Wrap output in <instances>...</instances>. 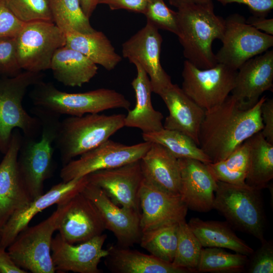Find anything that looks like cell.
Returning <instances> with one entry per match:
<instances>
[{
  "instance_id": "21",
  "label": "cell",
  "mask_w": 273,
  "mask_h": 273,
  "mask_svg": "<svg viewBox=\"0 0 273 273\" xmlns=\"http://www.w3.org/2000/svg\"><path fill=\"white\" fill-rule=\"evenodd\" d=\"M273 87V50L253 57L237 70L231 92L245 108L253 106L265 91Z\"/></svg>"
},
{
  "instance_id": "47",
  "label": "cell",
  "mask_w": 273,
  "mask_h": 273,
  "mask_svg": "<svg viewBox=\"0 0 273 273\" xmlns=\"http://www.w3.org/2000/svg\"><path fill=\"white\" fill-rule=\"evenodd\" d=\"M100 0H79L82 10L85 15L88 18L92 15Z\"/></svg>"
},
{
  "instance_id": "28",
  "label": "cell",
  "mask_w": 273,
  "mask_h": 273,
  "mask_svg": "<svg viewBox=\"0 0 273 273\" xmlns=\"http://www.w3.org/2000/svg\"><path fill=\"white\" fill-rule=\"evenodd\" d=\"M65 34L66 46L81 53L107 70L114 69L122 60L102 31L95 30L89 33H82L72 30Z\"/></svg>"
},
{
  "instance_id": "40",
  "label": "cell",
  "mask_w": 273,
  "mask_h": 273,
  "mask_svg": "<svg viewBox=\"0 0 273 273\" xmlns=\"http://www.w3.org/2000/svg\"><path fill=\"white\" fill-rule=\"evenodd\" d=\"M261 243V246L250 255L246 267L248 272H273L272 242L265 240Z\"/></svg>"
},
{
  "instance_id": "24",
  "label": "cell",
  "mask_w": 273,
  "mask_h": 273,
  "mask_svg": "<svg viewBox=\"0 0 273 273\" xmlns=\"http://www.w3.org/2000/svg\"><path fill=\"white\" fill-rule=\"evenodd\" d=\"M144 180L169 194L180 196V174L178 159L165 147L151 143L140 159Z\"/></svg>"
},
{
  "instance_id": "6",
  "label": "cell",
  "mask_w": 273,
  "mask_h": 273,
  "mask_svg": "<svg viewBox=\"0 0 273 273\" xmlns=\"http://www.w3.org/2000/svg\"><path fill=\"white\" fill-rule=\"evenodd\" d=\"M42 72L22 71L10 77L0 78V152L8 150L13 131L21 130L23 136L37 138L41 126L39 119L31 116L22 102L28 89L43 80Z\"/></svg>"
},
{
  "instance_id": "12",
  "label": "cell",
  "mask_w": 273,
  "mask_h": 273,
  "mask_svg": "<svg viewBox=\"0 0 273 273\" xmlns=\"http://www.w3.org/2000/svg\"><path fill=\"white\" fill-rule=\"evenodd\" d=\"M151 145V142L146 141L126 145L109 139L80 155L78 159L63 165L60 176L62 181L67 182L98 170L115 168L140 160Z\"/></svg>"
},
{
  "instance_id": "20",
  "label": "cell",
  "mask_w": 273,
  "mask_h": 273,
  "mask_svg": "<svg viewBox=\"0 0 273 273\" xmlns=\"http://www.w3.org/2000/svg\"><path fill=\"white\" fill-rule=\"evenodd\" d=\"M105 230L96 207L81 192L68 202L57 229L62 238L72 244L101 235Z\"/></svg>"
},
{
  "instance_id": "14",
  "label": "cell",
  "mask_w": 273,
  "mask_h": 273,
  "mask_svg": "<svg viewBox=\"0 0 273 273\" xmlns=\"http://www.w3.org/2000/svg\"><path fill=\"white\" fill-rule=\"evenodd\" d=\"M88 183L101 189L115 204L141 213L139 193L144 180L140 160L87 175Z\"/></svg>"
},
{
  "instance_id": "33",
  "label": "cell",
  "mask_w": 273,
  "mask_h": 273,
  "mask_svg": "<svg viewBox=\"0 0 273 273\" xmlns=\"http://www.w3.org/2000/svg\"><path fill=\"white\" fill-rule=\"evenodd\" d=\"M178 223L142 232L139 242L141 246L158 258L172 263L177 244Z\"/></svg>"
},
{
  "instance_id": "35",
  "label": "cell",
  "mask_w": 273,
  "mask_h": 273,
  "mask_svg": "<svg viewBox=\"0 0 273 273\" xmlns=\"http://www.w3.org/2000/svg\"><path fill=\"white\" fill-rule=\"evenodd\" d=\"M54 23L64 33L74 30L89 33L95 30L84 14L79 0H50Z\"/></svg>"
},
{
  "instance_id": "2",
  "label": "cell",
  "mask_w": 273,
  "mask_h": 273,
  "mask_svg": "<svg viewBox=\"0 0 273 273\" xmlns=\"http://www.w3.org/2000/svg\"><path fill=\"white\" fill-rule=\"evenodd\" d=\"M173 6L177 9V37L186 60L200 69L214 66L217 62L212 43L222 39L225 21L215 13L212 1L182 2Z\"/></svg>"
},
{
  "instance_id": "23",
  "label": "cell",
  "mask_w": 273,
  "mask_h": 273,
  "mask_svg": "<svg viewBox=\"0 0 273 273\" xmlns=\"http://www.w3.org/2000/svg\"><path fill=\"white\" fill-rule=\"evenodd\" d=\"M159 96L169 111L163 128L184 133L199 146V131L205 111L176 84L172 83Z\"/></svg>"
},
{
  "instance_id": "26",
  "label": "cell",
  "mask_w": 273,
  "mask_h": 273,
  "mask_svg": "<svg viewBox=\"0 0 273 273\" xmlns=\"http://www.w3.org/2000/svg\"><path fill=\"white\" fill-rule=\"evenodd\" d=\"M105 257L107 268L114 273H190L154 255H148L128 247L112 245Z\"/></svg>"
},
{
  "instance_id": "15",
  "label": "cell",
  "mask_w": 273,
  "mask_h": 273,
  "mask_svg": "<svg viewBox=\"0 0 273 273\" xmlns=\"http://www.w3.org/2000/svg\"><path fill=\"white\" fill-rule=\"evenodd\" d=\"M81 192L96 207L105 229L113 233L118 246L129 247L140 242V213L115 204L101 189L89 183Z\"/></svg>"
},
{
  "instance_id": "27",
  "label": "cell",
  "mask_w": 273,
  "mask_h": 273,
  "mask_svg": "<svg viewBox=\"0 0 273 273\" xmlns=\"http://www.w3.org/2000/svg\"><path fill=\"white\" fill-rule=\"evenodd\" d=\"M50 69L57 81L75 87L89 82L97 74L98 68L86 56L65 46L54 54Z\"/></svg>"
},
{
  "instance_id": "18",
  "label": "cell",
  "mask_w": 273,
  "mask_h": 273,
  "mask_svg": "<svg viewBox=\"0 0 273 273\" xmlns=\"http://www.w3.org/2000/svg\"><path fill=\"white\" fill-rule=\"evenodd\" d=\"M88 183L87 175L53 186L47 193L32 200L14 213L2 229L0 247L7 249L18 234L38 213L54 204L65 203L81 192Z\"/></svg>"
},
{
  "instance_id": "42",
  "label": "cell",
  "mask_w": 273,
  "mask_h": 273,
  "mask_svg": "<svg viewBox=\"0 0 273 273\" xmlns=\"http://www.w3.org/2000/svg\"><path fill=\"white\" fill-rule=\"evenodd\" d=\"M223 5L238 3L247 6L253 16L266 17L273 8V0H217Z\"/></svg>"
},
{
  "instance_id": "16",
  "label": "cell",
  "mask_w": 273,
  "mask_h": 273,
  "mask_svg": "<svg viewBox=\"0 0 273 273\" xmlns=\"http://www.w3.org/2000/svg\"><path fill=\"white\" fill-rule=\"evenodd\" d=\"M22 135L20 129L12 132L7 151L0 163V228L12 215L32 200L20 176L17 158Z\"/></svg>"
},
{
  "instance_id": "25",
  "label": "cell",
  "mask_w": 273,
  "mask_h": 273,
  "mask_svg": "<svg viewBox=\"0 0 273 273\" xmlns=\"http://www.w3.org/2000/svg\"><path fill=\"white\" fill-rule=\"evenodd\" d=\"M134 65L136 75L131 84L134 90L136 102L134 108L128 110L125 116V126L139 128L142 133L159 131L163 128V115L152 106V90L150 78L140 64L134 63Z\"/></svg>"
},
{
  "instance_id": "36",
  "label": "cell",
  "mask_w": 273,
  "mask_h": 273,
  "mask_svg": "<svg viewBox=\"0 0 273 273\" xmlns=\"http://www.w3.org/2000/svg\"><path fill=\"white\" fill-rule=\"evenodd\" d=\"M202 249L186 219L179 222L177 244L172 264L190 272H198Z\"/></svg>"
},
{
  "instance_id": "34",
  "label": "cell",
  "mask_w": 273,
  "mask_h": 273,
  "mask_svg": "<svg viewBox=\"0 0 273 273\" xmlns=\"http://www.w3.org/2000/svg\"><path fill=\"white\" fill-rule=\"evenodd\" d=\"M248 256L232 253L221 248L205 247L201 250L198 272L240 273L246 268Z\"/></svg>"
},
{
  "instance_id": "7",
  "label": "cell",
  "mask_w": 273,
  "mask_h": 273,
  "mask_svg": "<svg viewBox=\"0 0 273 273\" xmlns=\"http://www.w3.org/2000/svg\"><path fill=\"white\" fill-rule=\"evenodd\" d=\"M213 209L220 212L230 224L265 240V215L260 190L247 184L238 185L217 180Z\"/></svg>"
},
{
  "instance_id": "13",
  "label": "cell",
  "mask_w": 273,
  "mask_h": 273,
  "mask_svg": "<svg viewBox=\"0 0 273 273\" xmlns=\"http://www.w3.org/2000/svg\"><path fill=\"white\" fill-rule=\"evenodd\" d=\"M157 28L146 25L122 44V55L140 64L148 74L152 92L159 95L172 83L160 62L162 37Z\"/></svg>"
},
{
  "instance_id": "5",
  "label": "cell",
  "mask_w": 273,
  "mask_h": 273,
  "mask_svg": "<svg viewBox=\"0 0 273 273\" xmlns=\"http://www.w3.org/2000/svg\"><path fill=\"white\" fill-rule=\"evenodd\" d=\"M125 116L90 113L61 120L55 145L63 165L109 140L125 126Z\"/></svg>"
},
{
  "instance_id": "48",
  "label": "cell",
  "mask_w": 273,
  "mask_h": 273,
  "mask_svg": "<svg viewBox=\"0 0 273 273\" xmlns=\"http://www.w3.org/2000/svg\"><path fill=\"white\" fill-rule=\"evenodd\" d=\"M211 1L212 0H169L170 4L172 6L174 5L176 3H177L179 2H193V3H206Z\"/></svg>"
},
{
  "instance_id": "29",
  "label": "cell",
  "mask_w": 273,
  "mask_h": 273,
  "mask_svg": "<svg viewBox=\"0 0 273 273\" xmlns=\"http://www.w3.org/2000/svg\"><path fill=\"white\" fill-rule=\"evenodd\" d=\"M188 223L202 247L225 248L248 256L254 251L227 223L193 217Z\"/></svg>"
},
{
  "instance_id": "8",
  "label": "cell",
  "mask_w": 273,
  "mask_h": 273,
  "mask_svg": "<svg viewBox=\"0 0 273 273\" xmlns=\"http://www.w3.org/2000/svg\"><path fill=\"white\" fill-rule=\"evenodd\" d=\"M68 202L57 205V209L44 220L25 228L8 246L7 251L18 266L32 273L56 272L51 256V243Z\"/></svg>"
},
{
  "instance_id": "30",
  "label": "cell",
  "mask_w": 273,
  "mask_h": 273,
  "mask_svg": "<svg viewBox=\"0 0 273 273\" xmlns=\"http://www.w3.org/2000/svg\"><path fill=\"white\" fill-rule=\"evenodd\" d=\"M249 159L245 183L261 190L273 178V144L259 131L248 140Z\"/></svg>"
},
{
  "instance_id": "39",
  "label": "cell",
  "mask_w": 273,
  "mask_h": 273,
  "mask_svg": "<svg viewBox=\"0 0 273 273\" xmlns=\"http://www.w3.org/2000/svg\"><path fill=\"white\" fill-rule=\"evenodd\" d=\"M15 37H0V78L15 76L22 72Z\"/></svg>"
},
{
  "instance_id": "11",
  "label": "cell",
  "mask_w": 273,
  "mask_h": 273,
  "mask_svg": "<svg viewBox=\"0 0 273 273\" xmlns=\"http://www.w3.org/2000/svg\"><path fill=\"white\" fill-rule=\"evenodd\" d=\"M237 71L217 63L207 69H200L187 60L184 63V92L205 111L220 105L230 95Z\"/></svg>"
},
{
  "instance_id": "22",
  "label": "cell",
  "mask_w": 273,
  "mask_h": 273,
  "mask_svg": "<svg viewBox=\"0 0 273 273\" xmlns=\"http://www.w3.org/2000/svg\"><path fill=\"white\" fill-rule=\"evenodd\" d=\"M180 196L188 209L201 212L213 209L217 180L207 164L197 160L178 159Z\"/></svg>"
},
{
  "instance_id": "45",
  "label": "cell",
  "mask_w": 273,
  "mask_h": 273,
  "mask_svg": "<svg viewBox=\"0 0 273 273\" xmlns=\"http://www.w3.org/2000/svg\"><path fill=\"white\" fill-rule=\"evenodd\" d=\"M7 249L0 247V273H27L13 260Z\"/></svg>"
},
{
  "instance_id": "32",
  "label": "cell",
  "mask_w": 273,
  "mask_h": 273,
  "mask_svg": "<svg viewBox=\"0 0 273 273\" xmlns=\"http://www.w3.org/2000/svg\"><path fill=\"white\" fill-rule=\"evenodd\" d=\"M247 140L225 159L206 164L217 180L233 185L246 184L249 159V146Z\"/></svg>"
},
{
  "instance_id": "10",
  "label": "cell",
  "mask_w": 273,
  "mask_h": 273,
  "mask_svg": "<svg viewBox=\"0 0 273 273\" xmlns=\"http://www.w3.org/2000/svg\"><path fill=\"white\" fill-rule=\"evenodd\" d=\"M222 46L215 54L218 63L237 71L246 61L273 46V35L258 30L239 14L224 19Z\"/></svg>"
},
{
  "instance_id": "3",
  "label": "cell",
  "mask_w": 273,
  "mask_h": 273,
  "mask_svg": "<svg viewBox=\"0 0 273 273\" xmlns=\"http://www.w3.org/2000/svg\"><path fill=\"white\" fill-rule=\"evenodd\" d=\"M31 113L41 123L39 139L22 136L17 167L21 179L33 200L43 194L44 183L51 176L54 168L55 142L60 123V115L34 106Z\"/></svg>"
},
{
  "instance_id": "43",
  "label": "cell",
  "mask_w": 273,
  "mask_h": 273,
  "mask_svg": "<svg viewBox=\"0 0 273 273\" xmlns=\"http://www.w3.org/2000/svg\"><path fill=\"white\" fill-rule=\"evenodd\" d=\"M261 117L263 128L260 131L264 138L273 144V99H266L262 104Z\"/></svg>"
},
{
  "instance_id": "41",
  "label": "cell",
  "mask_w": 273,
  "mask_h": 273,
  "mask_svg": "<svg viewBox=\"0 0 273 273\" xmlns=\"http://www.w3.org/2000/svg\"><path fill=\"white\" fill-rule=\"evenodd\" d=\"M24 24L13 14L5 0H0V37H16Z\"/></svg>"
},
{
  "instance_id": "19",
  "label": "cell",
  "mask_w": 273,
  "mask_h": 273,
  "mask_svg": "<svg viewBox=\"0 0 273 273\" xmlns=\"http://www.w3.org/2000/svg\"><path fill=\"white\" fill-rule=\"evenodd\" d=\"M139 200L142 233L186 219L188 208L180 196L163 192L144 180Z\"/></svg>"
},
{
  "instance_id": "9",
  "label": "cell",
  "mask_w": 273,
  "mask_h": 273,
  "mask_svg": "<svg viewBox=\"0 0 273 273\" xmlns=\"http://www.w3.org/2000/svg\"><path fill=\"white\" fill-rule=\"evenodd\" d=\"M15 39L21 69L34 72L50 69L54 54L66 45L65 33L49 22L24 23Z\"/></svg>"
},
{
  "instance_id": "38",
  "label": "cell",
  "mask_w": 273,
  "mask_h": 273,
  "mask_svg": "<svg viewBox=\"0 0 273 273\" xmlns=\"http://www.w3.org/2000/svg\"><path fill=\"white\" fill-rule=\"evenodd\" d=\"M144 13L147 22L158 29L169 31L177 36L178 26L177 12L172 11L163 0H147Z\"/></svg>"
},
{
  "instance_id": "37",
  "label": "cell",
  "mask_w": 273,
  "mask_h": 273,
  "mask_svg": "<svg viewBox=\"0 0 273 273\" xmlns=\"http://www.w3.org/2000/svg\"><path fill=\"white\" fill-rule=\"evenodd\" d=\"M8 7L21 22H54L50 0H5Z\"/></svg>"
},
{
  "instance_id": "44",
  "label": "cell",
  "mask_w": 273,
  "mask_h": 273,
  "mask_svg": "<svg viewBox=\"0 0 273 273\" xmlns=\"http://www.w3.org/2000/svg\"><path fill=\"white\" fill-rule=\"evenodd\" d=\"M99 4L107 5L112 10L125 9L132 12L144 14L147 0H100Z\"/></svg>"
},
{
  "instance_id": "49",
  "label": "cell",
  "mask_w": 273,
  "mask_h": 273,
  "mask_svg": "<svg viewBox=\"0 0 273 273\" xmlns=\"http://www.w3.org/2000/svg\"><path fill=\"white\" fill-rule=\"evenodd\" d=\"M2 229L0 228V240L1 238Z\"/></svg>"
},
{
  "instance_id": "17",
  "label": "cell",
  "mask_w": 273,
  "mask_h": 273,
  "mask_svg": "<svg viewBox=\"0 0 273 273\" xmlns=\"http://www.w3.org/2000/svg\"><path fill=\"white\" fill-rule=\"evenodd\" d=\"M107 238L102 234L74 245L65 241L57 234L51 243V256L56 271L78 273H101L98 265L108 253L103 248Z\"/></svg>"
},
{
  "instance_id": "4",
  "label": "cell",
  "mask_w": 273,
  "mask_h": 273,
  "mask_svg": "<svg viewBox=\"0 0 273 273\" xmlns=\"http://www.w3.org/2000/svg\"><path fill=\"white\" fill-rule=\"evenodd\" d=\"M32 87L29 97L34 106L60 116H81L116 108L129 110L131 105L123 95L112 89L68 93L43 80Z\"/></svg>"
},
{
  "instance_id": "31",
  "label": "cell",
  "mask_w": 273,
  "mask_h": 273,
  "mask_svg": "<svg viewBox=\"0 0 273 273\" xmlns=\"http://www.w3.org/2000/svg\"><path fill=\"white\" fill-rule=\"evenodd\" d=\"M142 138L144 141L162 145L177 159H193L205 164L211 163L192 139L178 131L163 128L155 132L142 133Z\"/></svg>"
},
{
  "instance_id": "46",
  "label": "cell",
  "mask_w": 273,
  "mask_h": 273,
  "mask_svg": "<svg viewBox=\"0 0 273 273\" xmlns=\"http://www.w3.org/2000/svg\"><path fill=\"white\" fill-rule=\"evenodd\" d=\"M252 26L266 34L273 35V19L253 16L246 19Z\"/></svg>"
},
{
  "instance_id": "1",
  "label": "cell",
  "mask_w": 273,
  "mask_h": 273,
  "mask_svg": "<svg viewBox=\"0 0 273 273\" xmlns=\"http://www.w3.org/2000/svg\"><path fill=\"white\" fill-rule=\"evenodd\" d=\"M266 99L260 97L246 108L232 95L220 105L205 111L199 134V146L211 162L225 159L238 147L261 131L260 108Z\"/></svg>"
}]
</instances>
